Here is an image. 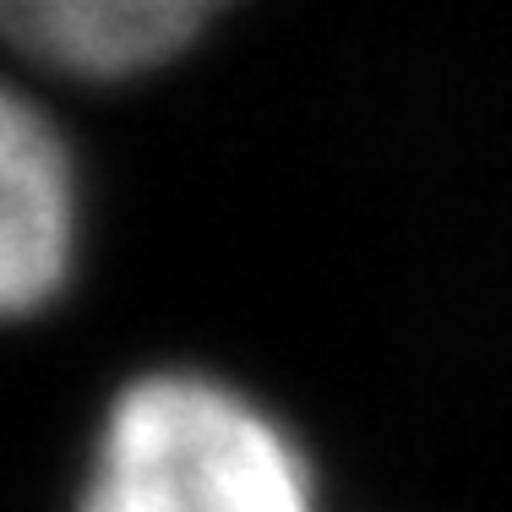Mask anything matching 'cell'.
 Returning a JSON list of instances; mask_svg holds the SVG:
<instances>
[{"instance_id":"1","label":"cell","mask_w":512,"mask_h":512,"mask_svg":"<svg viewBox=\"0 0 512 512\" xmlns=\"http://www.w3.org/2000/svg\"><path fill=\"white\" fill-rule=\"evenodd\" d=\"M77 512H311V474L246 393L153 371L109 404Z\"/></svg>"},{"instance_id":"2","label":"cell","mask_w":512,"mask_h":512,"mask_svg":"<svg viewBox=\"0 0 512 512\" xmlns=\"http://www.w3.org/2000/svg\"><path fill=\"white\" fill-rule=\"evenodd\" d=\"M77 262V164L28 93L0 115V300L11 316L50 306Z\"/></svg>"},{"instance_id":"3","label":"cell","mask_w":512,"mask_h":512,"mask_svg":"<svg viewBox=\"0 0 512 512\" xmlns=\"http://www.w3.org/2000/svg\"><path fill=\"white\" fill-rule=\"evenodd\" d=\"M229 0H0L11 50L77 82H126L169 66Z\"/></svg>"}]
</instances>
